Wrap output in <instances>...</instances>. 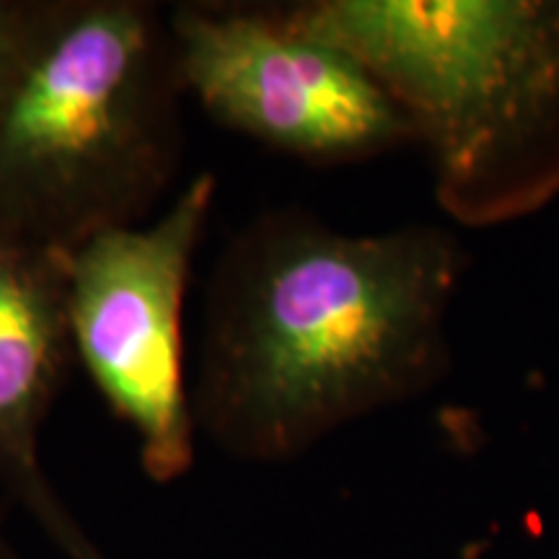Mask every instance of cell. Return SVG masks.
I'll return each instance as SVG.
<instances>
[{"mask_svg":"<svg viewBox=\"0 0 559 559\" xmlns=\"http://www.w3.org/2000/svg\"><path fill=\"white\" fill-rule=\"evenodd\" d=\"M166 19L181 88L223 128L317 166L415 143L373 75L293 26L280 5L185 3Z\"/></svg>","mask_w":559,"mask_h":559,"instance_id":"cell-5","label":"cell"},{"mask_svg":"<svg viewBox=\"0 0 559 559\" xmlns=\"http://www.w3.org/2000/svg\"><path fill=\"white\" fill-rule=\"evenodd\" d=\"M39 0H0V81L9 73L21 41L29 34Z\"/></svg>","mask_w":559,"mask_h":559,"instance_id":"cell-7","label":"cell"},{"mask_svg":"<svg viewBox=\"0 0 559 559\" xmlns=\"http://www.w3.org/2000/svg\"><path fill=\"white\" fill-rule=\"evenodd\" d=\"M466 270L445 226L345 234L300 207L257 215L210 277L194 425L236 459L285 461L423 400L453 368Z\"/></svg>","mask_w":559,"mask_h":559,"instance_id":"cell-1","label":"cell"},{"mask_svg":"<svg viewBox=\"0 0 559 559\" xmlns=\"http://www.w3.org/2000/svg\"><path fill=\"white\" fill-rule=\"evenodd\" d=\"M73 358L62 251L0 243V479L68 559H107L39 459L41 425Z\"/></svg>","mask_w":559,"mask_h":559,"instance_id":"cell-6","label":"cell"},{"mask_svg":"<svg viewBox=\"0 0 559 559\" xmlns=\"http://www.w3.org/2000/svg\"><path fill=\"white\" fill-rule=\"evenodd\" d=\"M0 559H13L9 544H5V539H3V531H0Z\"/></svg>","mask_w":559,"mask_h":559,"instance_id":"cell-8","label":"cell"},{"mask_svg":"<svg viewBox=\"0 0 559 559\" xmlns=\"http://www.w3.org/2000/svg\"><path fill=\"white\" fill-rule=\"evenodd\" d=\"M215 192V174L200 171L158 218L102 230L62 251L73 355L135 432L140 466L158 485L194 464L181 319Z\"/></svg>","mask_w":559,"mask_h":559,"instance_id":"cell-4","label":"cell"},{"mask_svg":"<svg viewBox=\"0 0 559 559\" xmlns=\"http://www.w3.org/2000/svg\"><path fill=\"white\" fill-rule=\"evenodd\" d=\"M169 19L143 0H39L0 81V243L70 251L135 226L181 160Z\"/></svg>","mask_w":559,"mask_h":559,"instance_id":"cell-2","label":"cell"},{"mask_svg":"<svg viewBox=\"0 0 559 559\" xmlns=\"http://www.w3.org/2000/svg\"><path fill=\"white\" fill-rule=\"evenodd\" d=\"M373 75L466 228L559 198V0H304L280 5Z\"/></svg>","mask_w":559,"mask_h":559,"instance_id":"cell-3","label":"cell"}]
</instances>
